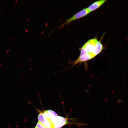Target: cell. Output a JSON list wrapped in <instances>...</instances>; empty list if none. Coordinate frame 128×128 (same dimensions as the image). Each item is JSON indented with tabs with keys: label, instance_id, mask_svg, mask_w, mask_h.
I'll use <instances>...</instances> for the list:
<instances>
[{
	"label": "cell",
	"instance_id": "cell-2",
	"mask_svg": "<svg viewBox=\"0 0 128 128\" xmlns=\"http://www.w3.org/2000/svg\"><path fill=\"white\" fill-rule=\"evenodd\" d=\"M90 13L87 8H84L76 13L72 17L66 19V22L61 25L59 27H63L66 25H68L72 22L83 17Z\"/></svg>",
	"mask_w": 128,
	"mask_h": 128
},
{
	"label": "cell",
	"instance_id": "cell-4",
	"mask_svg": "<svg viewBox=\"0 0 128 128\" xmlns=\"http://www.w3.org/2000/svg\"><path fill=\"white\" fill-rule=\"evenodd\" d=\"M38 121L41 123L47 128H53L50 119L45 118L42 112H40L37 116Z\"/></svg>",
	"mask_w": 128,
	"mask_h": 128
},
{
	"label": "cell",
	"instance_id": "cell-7",
	"mask_svg": "<svg viewBox=\"0 0 128 128\" xmlns=\"http://www.w3.org/2000/svg\"><path fill=\"white\" fill-rule=\"evenodd\" d=\"M35 127L36 128H47L39 121H38Z\"/></svg>",
	"mask_w": 128,
	"mask_h": 128
},
{
	"label": "cell",
	"instance_id": "cell-8",
	"mask_svg": "<svg viewBox=\"0 0 128 128\" xmlns=\"http://www.w3.org/2000/svg\"><path fill=\"white\" fill-rule=\"evenodd\" d=\"M34 128H36V127H35Z\"/></svg>",
	"mask_w": 128,
	"mask_h": 128
},
{
	"label": "cell",
	"instance_id": "cell-6",
	"mask_svg": "<svg viewBox=\"0 0 128 128\" xmlns=\"http://www.w3.org/2000/svg\"><path fill=\"white\" fill-rule=\"evenodd\" d=\"M43 114L45 118L49 119L54 116H58L56 113L51 110L44 111Z\"/></svg>",
	"mask_w": 128,
	"mask_h": 128
},
{
	"label": "cell",
	"instance_id": "cell-5",
	"mask_svg": "<svg viewBox=\"0 0 128 128\" xmlns=\"http://www.w3.org/2000/svg\"><path fill=\"white\" fill-rule=\"evenodd\" d=\"M106 1V0H101L96 1L90 5L87 8L90 13L99 8Z\"/></svg>",
	"mask_w": 128,
	"mask_h": 128
},
{
	"label": "cell",
	"instance_id": "cell-1",
	"mask_svg": "<svg viewBox=\"0 0 128 128\" xmlns=\"http://www.w3.org/2000/svg\"><path fill=\"white\" fill-rule=\"evenodd\" d=\"M103 49L101 42L96 38L88 41L80 48L79 56L75 60L69 63L72 66L69 68L78 64L89 60L100 54Z\"/></svg>",
	"mask_w": 128,
	"mask_h": 128
},
{
	"label": "cell",
	"instance_id": "cell-3",
	"mask_svg": "<svg viewBox=\"0 0 128 128\" xmlns=\"http://www.w3.org/2000/svg\"><path fill=\"white\" fill-rule=\"evenodd\" d=\"M50 119L52 124L53 128H61L67 123L65 118L58 116H54Z\"/></svg>",
	"mask_w": 128,
	"mask_h": 128
}]
</instances>
